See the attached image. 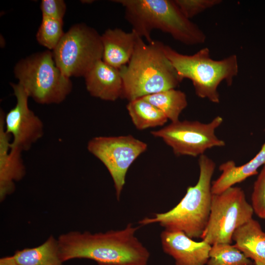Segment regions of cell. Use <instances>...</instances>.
Returning a JSON list of instances; mask_svg holds the SVG:
<instances>
[{
    "label": "cell",
    "instance_id": "277c9868",
    "mask_svg": "<svg viewBox=\"0 0 265 265\" xmlns=\"http://www.w3.org/2000/svg\"><path fill=\"white\" fill-rule=\"evenodd\" d=\"M199 176L196 184L187 187L180 202L170 210L146 217L139 223H159L165 230L181 232L191 238H201L208 224L212 198V179L215 168L214 161L205 155L199 157Z\"/></svg>",
    "mask_w": 265,
    "mask_h": 265
},
{
    "label": "cell",
    "instance_id": "9c48e42d",
    "mask_svg": "<svg viewBox=\"0 0 265 265\" xmlns=\"http://www.w3.org/2000/svg\"><path fill=\"white\" fill-rule=\"evenodd\" d=\"M223 122L220 116L207 123L179 120L151 133L170 147L175 155L197 157L208 149L225 145L224 141L215 134L216 130Z\"/></svg>",
    "mask_w": 265,
    "mask_h": 265
},
{
    "label": "cell",
    "instance_id": "5bb4252c",
    "mask_svg": "<svg viewBox=\"0 0 265 265\" xmlns=\"http://www.w3.org/2000/svg\"><path fill=\"white\" fill-rule=\"evenodd\" d=\"M83 77L86 88L92 96L107 101L121 98L123 83L120 70L102 59L96 62Z\"/></svg>",
    "mask_w": 265,
    "mask_h": 265
},
{
    "label": "cell",
    "instance_id": "484cf974",
    "mask_svg": "<svg viewBox=\"0 0 265 265\" xmlns=\"http://www.w3.org/2000/svg\"><path fill=\"white\" fill-rule=\"evenodd\" d=\"M0 265H19L14 255L4 257L0 259Z\"/></svg>",
    "mask_w": 265,
    "mask_h": 265
},
{
    "label": "cell",
    "instance_id": "603a6c76",
    "mask_svg": "<svg viewBox=\"0 0 265 265\" xmlns=\"http://www.w3.org/2000/svg\"><path fill=\"white\" fill-rule=\"evenodd\" d=\"M251 201L254 212L265 219V164L254 183Z\"/></svg>",
    "mask_w": 265,
    "mask_h": 265
},
{
    "label": "cell",
    "instance_id": "e0dca14e",
    "mask_svg": "<svg viewBox=\"0 0 265 265\" xmlns=\"http://www.w3.org/2000/svg\"><path fill=\"white\" fill-rule=\"evenodd\" d=\"M233 241L248 258L254 262H265V232L253 218L235 231Z\"/></svg>",
    "mask_w": 265,
    "mask_h": 265
},
{
    "label": "cell",
    "instance_id": "7402d4cb",
    "mask_svg": "<svg viewBox=\"0 0 265 265\" xmlns=\"http://www.w3.org/2000/svg\"><path fill=\"white\" fill-rule=\"evenodd\" d=\"M63 21L42 17L36 35L38 43L52 51L58 44L65 32Z\"/></svg>",
    "mask_w": 265,
    "mask_h": 265
},
{
    "label": "cell",
    "instance_id": "ffe728a7",
    "mask_svg": "<svg viewBox=\"0 0 265 265\" xmlns=\"http://www.w3.org/2000/svg\"><path fill=\"white\" fill-rule=\"evenodd\" d=\"M142 98L160 110L171 122L179 120L181 113L187 106L186 94L175 88Z\"/></svg>",
    "mask_w": 265,
    "mask_h": 265
},
{
    "label": "cell",
    "instance_id": "2e32d148",
    "mask_svg": "<svg viewBox=\"0 0 265 265\" xmlns=\"http://www.w3.org/2000/svg\"><path fill=\"white\" fill-rule=\"evenodd\" d=\"M265 164V142L256 156L245 164L237 166L233 160H228L222 163L219 167L221 172L220 175L212 182V193H220L236 184L256 175L258 174V168Z\"/></svg>",
    "mask_w": 265,
    "mask_h": 265
},
{
    "label": "cell",
    "instance_id": "d6986e66",
    "mask_svg": "<svg viewBox=\"0 0 265 265\" xmlns=\"http://www.w3.org/2000/svg\"><path fill=\"white\" fill-rule=\"evenodd\" d=\"M127 109L134 126L139 130L162 126L168 120L160 110L143 98L129 101Z\"/></svg>",
    "mask_w": 265,
    "mask_h": 265
},
{
    "label": "cell",
    "instance_id": "52a82bcc",
    "mask_svg": "<svg viewBox=\"0 0 265 265\" xmlns=\"http://www.w3.org/2000/svg\"><path fill=\"white\" fill-rule=\"evenodd\" d=\"M58 68L68 78L84 77L102 59L101 35L83 23L72 26L52 51Z\"/></svg>",
    "mask_w": 265,
    "mask_h": 265
},
{
    "label": "cell",
    "instance_id": "8fae6325",
    "mask_svg": "<svg viewBox=\"0 0 265 265\" xmlns=\"http://www.w3.org/2000/svg\"><path fill=\"white\" fill-rule=\"evenodd\" d=\"M16 104L4 116L5 131L13 137L10 147L22 152L28 151L44 134L42 121L31 110L28 104L26 91L19 83H10Z\"/></svg>",
    "mask_w": 265,
    "mask_h": 265
},
{
    "label": "cell",
    "instance_id": "6da1fadb",
    "mask_svg": "<svg viewBox=\"0 0 265 265\" xmlns=\"http://www.w3.org/2000/svg\"><path fill=\"white\" fill-rule=\"evenodd\" d=\"M138 227L129 223L119 230L92 234L71 231L58 237L62 262L87 259L99 265H148L150 253L135 236Z\"/></svg>",
    "mask_w": 265,
    "mask_h": 265
},
{
    "label": "cell",
    "instance_id": "5b68a950",
    "mask_svg": "<svg viewBox=\"0 0 265 265\" xmlns=\"http://www.w3.org/2000/svg\"><path fill=\"white\" fill-rule=\"evenodd\" d=\"M164 50L181 81L185 79L190 80L196 95L213 103L220 102L217 90L219 84L225 81L228 85H231L234 78L238 74V60L236 54L216 60L211 57L210 50L207 47L192 55L181 53L166 45Z\"/></svg>",
    "mask_w": 265,
    "mask_h": 265
},
{
    "label": "cell",
    "instance_id": "d4e9b609",
    "mask_svg": "<svg viewBox=\"0 0 265 265\" xmlns=\"http://www.w3.org/2000/svg\"><path fill=\"white\" fill-rule=\"evenodd\" d=\"M40 8L42 17L63 21L66 4L63 0H42Z\"/></svg>",
    "mask_w": 265,
    "mask_h": 265
},
{
    "label": "cell",
    "instance_id": "7c38bea8",
    "mask_svg": "<svg viewBox=\"0 0 265 265\" xmlns=\"http://www.w3.org/2000/svg\"><path fill=\"white\" fill-rule=\"evenodd\" d=\"M160 237L163 252L173 258L175 265H207L209 243L196 241L181 232L164 230Z\"/></svg>",
    "mask_w": 265,
    "mask_h": 265
},
{
    "label": "cell",
    "instance_id": "30bf717a",
    "mask_svg": "<svg viewBox=\"0 0 265 265\" xmlns=\"http://www.w3.org/2000/svg\"><path fill=\"white\" fill-rule=\"evenodd\" d=\"M87 148L107 169L119 200L127 171L134 161L147 150V144L131 135L99 136L90 139Z\"/></svg>",
    "mask_w": 265,
    "mask_h": 265
},
{
    "label": "cell",
    "instance_id": "ba28073f",
    "mask_svg": "<svg viewBox=\"0 0 265 265\" xmlns=\"http://www.w3.org/2000/svg\"><path fill=\"white\" fill-rule=\"evenodd\" d=\"M253 213L252 205L239 187L233 186L212 194L209 221L200 238L211 245L231 244L235 231L252 219Z\"/></svg>",
    "mask_w": 265,
    "mask_h": 265
},
{
    "label": "cell",
    "instance_id": "7a4b0ae2",
    "mask_svg": "<svg viewBox=\"0 0 265 265\" xmlns=\"http://www.w3.org/2000/svg\"><path fill=\"white\" fill-rule=\"evenodd\" d=\"M159 41L146 43L138 36L128 64L120 69L123 88L121 98L129 101L170 89L181 82Z\"/></svg>",
    "mask_w": 265,
    "mask_h": 265
},
{
    "label": "cell",
    "instance_id": "8992f818",
    "mask_svg": "<svg viewBox=\"0 0 265 265\" xmlns=\"http://www.w3.org/2000/svg\"><path fill=\"white\" fill-rule=\"evenodd\" d=\"M14 74L29 97L39 104H60L72 90L70 78L56 66L50 50L21 59L14 67Z\"/></svg>",
    "mask_w": 265,
    "mask_h": 265
},
{
    "label": "cell",
    "instance_id": "44dd1931",
    "mask_svg": "<svg viewBox=\"0 0 265 265\" xmlns=\"http://www.w3.org/2000/svg\"><path fill=\"white\" fill-rule=\"evenodd\" d=\"M207 265H252V262L234 245L216 243L211 246Z\"/></svg>",
    "mask_w": 265,
    "mask_h": 265
},
{
    "label": "cell",
    "instance_id": "9a60e30c",
    "mask_svg": "<svg viewBox=\"0 0 265 265\" xmlns=\"http://www.w3.org/2000/svg\"><path fill=\"white\" fill-rule=\"evenodd\" d=\"M139 36L133 31L126 32L119 28H108L101 35L102 60L117 69L129 62Z\"/></svg>",
    "mask_w": 265,
    "mask_h": 265
},
{
    "label": "cell",
    "instance_id": "3957f363",
    "mask_svg": "<svg viewBox=\"0 0 265 265\" xmlns=\"http://www.w3.org/2000/svg\"><path fill=\"white\" fill-rule=\"evenodd\" d=\"M125 9V17L132 30L148 43L151 32L159 29L187 46L205 43V33L187 18L172 0H115Z\"/></svg>",
    "mask_w": 265,
    "mask_h": 265
},
{
    "label": "cell",
    "instance_id": "4316f807",
    "mask_svg": "<svg viewBox=\"0 0 265 265\" xmlns=\"http://www.w3.org/2000/svg\"><path fill=\"white\" fill-rule=\"evenodd\" d=\"M255 265H265V262L256 261L254 262Z\"/></svg>",
    "mask_w": 265,
    "mask_h": 265
},
{
    "label": "cell",
    "instance_id": "cb8c5ba5",
    "mask_svg": "<svg viewBox=\"0 0 265 265\" xmlns=\"http://www.w3.org/2000/svg\"><path fill=\"white\" fill-rule=\"evenodd\" d=\"M183 14L188 19L221 3V0H174Z\"/></svg>",
    "mask_w": 265,
    "mask_h": 265
},
{
    "label": "cell",
    "instance_id": "ac0fdd59",
    "mask_svg": "<svg viewBox=\"0 0 265 265\" xmlns=\"http://www.w3.org/2000/svg\"><path fill=\"white\" fill-rule=\"evenodd\" d=\"M19 265H62L57 239L51 236L42 244L16 251L13 255Z\"/></svg>",
    "mask_w": 265,
    "mask_h": 265
},
{
    "label": "cell",
    "instance_id": "4fadbf2b",
    "mask_svg": "<svg viewBox=\"0 0 265 265\" xmlns=\"http://www.w3.org/2000/svg\"><path fill=\"white\" fill-rule=\"evenodd\" d=\"M5 114H0V200L3 201L15 189V183L22 180L26 167L22 158V152L10 147L11 136L4 127Z\"/></svg>",
    "mask_w": 265,
    "mask_h": 265
}]
</instances>
